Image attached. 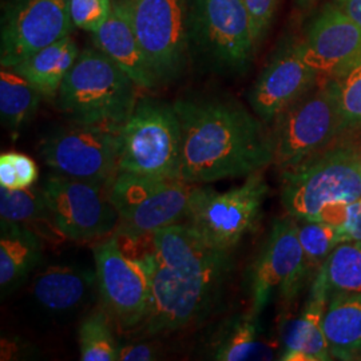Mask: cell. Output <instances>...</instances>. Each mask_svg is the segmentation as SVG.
<instances>
[{"instance_id":"obj_16","label":"cell","mask_w":361,"mask_h":361,"mask_svg":"<svg viewBox=\"0 0 361 361\" xmlns=\"http://www.w3.org/2000/svg\"><path fill=\"white\" fill-rule=\"evenodd\" d=\"M320 77L304 61L301 42L285 43L258 75L249 94V104L262 122L271 123L307 94Z\"/></svg>"},{"instance_id":"obj_10","label":"cell","mask_w":361,"mask_h":361,"mask_svg":"<svg viewBox=\"0 0 361 361\" xmlns=\"http://www.w3.org/2000/svg\"><path fill=\"white\" fill-rule=\"evenodd\" d=\"M143 256L152 277L150 305L141 324L143 334H170L207 316L228 276L162 267L147 253Z\"/></svg>"},{"instance_id":"obj_36","label":"cell","mask_w":361,"mask_h":361,"mask_svg":"<svg viewBox=\"0 0 361 361\" xmlns=\"http://www.w3.org/2000/svg\"><path fill=\"white\" fill-rule=\"evenodd\" d=\"M335 4L357 26L361 27V0H335Z\"/></svg>"},{"instance_id":"obj_5","label":"cell","mask_w":361,"mask_h":361,"mask_svg":"<svg viewBox=\"0 0 361 361\" xmlns=\"http://www.w3.org/2000/svg\"><path fill=\"white\" fill-rule=\"evenodd\" d=\"M182 129L174 104L140 99L122 128L118 171L178 178Z\"/></svg>"},{"instance_id":"obj_21","label":"cell","mask_w":361,"mask_h":361,"mask_svg":"<svg viewBox=\"0 0 361 361\" xmlns=\"http://www.w3.org/2000/svg\"><path fill=\"white\" fill-rule=\"evenodd\" d=\"M43 255L38 233L23 224L0 219V290L8 295L37 268Z\"/></svg>"},{"instance_id":"obj_4","label":"cell","mask_w":361,"mask_h":361,"mask_svg":"<svg viewBox=\"0 0 361 361\" xmlns=\"http://www.w3.org/2000/svg\"><path fill=\"white\" fill-rule=\"evenodd\" d=\"M343 133L335 78L317 83L273 121V164L281 171L295 168L310 155L335 142Z\"/></svg>"},{"instance_id":"obj_37","label":"cell","mask_w":361,"mask_h":361,"mask_svg":"<svg viewBox=\"0 0 361 361\" xmlns=\"http://www.w3.org/2000/svg\"><path fill=\"white\" fill-rule=\"evenodd\" d=\"M336 141L348 143L350 146H353V147L360 149L361 150V129L350 131V133H347V134H343V135H340Z\"/></svg>"},{"instance_id":"obj_13","label":"cell","mask_w":361,"mask_h":361,"mask_svg":"<svg viewBox=\"0 0 361 361\" xmlns=\"http://www.w3.org/2000/svg\"><path fill=\"white\" fill-rule=\"evenodd\" d=\"M97 285L102 305L122 329L143 323L152 296L150 268L145 256L131 257L118 235L94 246Z\"/></svg>"},{"instance_id":"obj_18","label":"cell","mask_w":361,"mask_h":361,"mask_svg":"<svg viewBox=\"0 0 361 361\" xmlns=\"http://www.w3.org/2000/svg\"><path fill=\"white\" fill-rule=\"evenodd\" d=\"M329 301V290L322 269L316 273L307 304L295 320L285 326L280 360H332L324 335V316Z\"/></svg>"},{"instance_id":"obj_25","label":"cell","mask_w":361,"mask_h":361,"mask_svg":"<svg viewBox=\"0 0 361 361\" xmlns=\"http://www.w3.org/2000/svg\"><path fill=\"white\" fill-rule=\"evenodd\" d=\"M259 316L249 310L234 317L219 337L213 359L219 361L271 360V349L261 340Z\"/></svg>"},{"instance_id":"obj_28","label":"cell","mask_w":361,"mask_h":361,"mask_svg":"<svg viewBox=\"0 0 361 361\" xmlns=\"http://www.w3.org/2000/svg\"><path fill=\"white\" fill-rule=\"evenodd\" d=\"M110 317L104 308H97L83 319L78 329L80 360H118L119 345L113 334Z\"/></svg>"},{"instance_id":"obj_7","label":"cell","mask_w":361,"mask_h":361,"mask_svg":"<svg viewBox=\"0 0 361 361\" xmlns=\"http://www.w3.org/2000/svg\"><path fill=\"white\" fill-rule=\"evenodd\" d=\"M264 170L246 177L244 183L226 192L194 185L185 221L210 245L232 252L257 228L269 192Z\"/></svg>"},{"instance_id":"obj_20","label":"cell","mask_w":361,"mask_h":361,"mask_svg":"<svg viewBox=\"0 0 361 361\" xmlns=\"http://www.w3.org/2000/svg\"><path fill=\"white\" fill-rule=\"evenodd\" d=\"M97 284V274L73 265H55L35 279L31 295L43 310L63 314L79 310Z\"/></svg>"},{"instance_id":"obj_23","label":"cell","mask_w":361,"mask_h":361,"mask_svg":"<svg viewBox=\"0 0 361 361\" xmlns=\"http://www.w3.org/2000/svg\"><path fill=\"white\" fill-rule=\"evenodd\" d=\"M79 54L75 40L67 35L34 52L13 68L30 80L43 97L56 98Z\"/></svg>"},{"instance_id":"obj_2","label":"cell","mask_w":361,"mask_h":361,"mask_svg":"<svg viewBox=\"0 0 361 361\" xmlns=\"http://www.w3.org/2000/svg\"><path fill=\"white\" fill-rule=\"evenodd\" d=\"M280 174L288 216L316 221L326 207L360 198L361 150L335 141Z\"/></svg>"},{"instance_id":"obj_35","label":"cell","mask_w":361,"mask_h":361,"mask_svg":"<svg viewBox=\"0 0 361 361\" xmlns=\"http://www.w3.org/2000/svg\"><path fill=\"white\" fill-rule=\"evenodd\" d=\"M341 228L348 241H361V197L347 205V219Z\"/></svg>"},{"instance_id":"obj_15","label":"cell","mask_w":361,"mask_h":361,"mask_svg":"<svg viewBox=\"0 0 361 361\" xmlns=\"http://www.w3.org/2000/svg\"><path fill=\"white\" fill-rule=\"evenodd\" d=\"M73 27L70 0H11L1 18L0 65L13 68Z\"/></svg>"},{"instance_id":"obj_9","label":"cell","mask_w":361,"mask_h":361,"mask_svg":"<svg viewBox=\"0 0 361 361\" xmlns=\"http://www.w3.org/2000/svg\"><path fill=\"white\" fill-rule=\"evenodd\" d=\"M122 128L71 122L49 133L39 154L55 174L109 188L118 173Z\"/></svg>"},{"instance_id":"obj_24","label":"cell","mask_w":361,"mask_h":361,"mask_svg":"<svg viewBox=\"0 0 361 361\" xmlns=\"http://www.w3.org/2000/svg\"><path fill=\"white\" fill-rule=\"evenodd\" d=\"M0 219L23 224L50 240L65 238L54 222L40 188L7 189L0 186Z\"/></svg>"},{"instance_id":"obj_22","label":"cell","mask_w":361,"mask_h":361,"mask_svg":"<svg viewBox=\"0 0 361 361\" xmlns=\"http://www.w3.org/2000/svg\"><path fill=\"white\" fill-rule=\"evenodd\" d=\"M324 335L332 359L361 361V295L329 296Z\"/></svg>"},{"instance_id":"obj_12","label":"cell","mask_w":361,"mask_h":361,"mask_svg":"<svg viewBox=\"0 0 361 361\" xmlns=\"http://www.w3.org/2000/svg\"><path fill=\"white\" fill-rule=\"evenodd\" d=\"M310 274L296 219L290 216L276 219L247 271L250 310L259 316L274 295L290 301L302 289Z\"/></svg>"},{"instance_id":"obj_1","label":"cell","mask_w":361,"mask_h":361,"mask_svg":"<svg viewBox=\"0 0 361 361\" xmlns=\"http://www.w3.org/2000/svg\"><path fill=\"white\" fill-rule=\"evenodd\" d=\"M182 129L178 178L190 185L246 178L273 164L271 137L240 104L222 99H180Z\"/></svg>"},{"instance_id":"obj_6","label":"cell","mask_w":361,"mask_h":361,"mask_svg":"<svg viewBox=\"0 0 361 361\" xmlns=\"http://www.w3.org/2000/svg\"><path fill=\"white\" fill-rule=\"evenodd\" d=\"M194 185L118 171L107 188L118 212L116 235L135 240L186 219Z\"/></svg>"},{"instance_id":"obj_17","label":"cell","mask_w":361,"mask_h":361,"mask_svg":"<svg viewBox=\"0 0 361 361\" xmlns=\"http://www.w3.org/2000/svg\"><path fill=\"white\" fill-rule=\"evenodd\" d=\"M301 54L320 75L340 77L361 59V27L335 3L326 4L312 20Z\"/></svg>"},{"instance_id":"obj_8","label":"cell","mask_w":361,"mask_h":361,"mask_svg":"<svg viewBox=\"0 0 361 361\" xmlns=\"http://www.w3.org/2000/svg\"><path fill=\"white\" fill-rule=\"evenodd\" d=\"M190 52L210 65L244 71L258 43L244 0H189Z\"/></svg>"},{"instance_id":"obj_11","label":"cell","mask_w":361,"mask_h":361,"mask_svg":"<svg viewBox=\"0 0 361 361\" xmlns=\"http://www.w3.org/2000/svg\"><path fill=\"white\" fill-rule=\"evenodd\" d=\"M129 18L158 83L183 71L189 44V0H118Z\"/></svg>"},{"instance_id":"obj_34","label":"cell","mask_w":361,"mask_h":361,"mask_svg":"<svg viewBox=\"0 0 361 361\" xmlns=\"http://www.w3.org/2000/svg\"><path fill=\"white\" fill-rule=\"evenodd\" d=\"M158 347L149 343H138L126 347H119V361H152L158 359Z\"/></svg>"},{"instance_id":"obj_32","label":"cell","mask_w":361,"mask_h":361,"mask_svg":"<svg viewBox=\"0 0 361 361\" xmlns=\"http://www.w3.org/2000/svg\"><path fill=\"white\" fill-rule=\"evenodd\" d=\"M74 26L94 32L102 26L113 7V0H70Z\"/></svg>"},{"instance_id":"obj_14","label":"cell","mask_w":361,"mask_h":361,"mask_svg":"<svg viewBox=\"0 0 361 361\" xmlns=\"http://www.w3.org/2000/svg\"><path fill=\"white\" fill-rule=\"evenodd\" d=\"M40 189L52 222L65 238L91 241L116 231L119 216L104 186L54 173Z\"/></svg>"},{"instance_id":"obj_38","label":"cell","mask_w":361,"mask_h":361,"mask_svg":"<svg viewBox=\"0 0 361 361\" xmlns=\"http://www.w3.org/2000/svg\"><path fill=\"white\" fill-rule=\"evenodd\" d=\"M312 1H313V0H297V3L301 4V6H308Z\"/></svg>"},{"instance_id":"obj_31","label":"cell","mask_w":361,"mask_h":361,"mask_svg":"<svg viewBox=\"0 0 361 361\" xmlns=\"http://www.w3.org/2000/svg\"><path fill=\"white\" fill-rule=\"evenodd\" d=\"M38 178V166L28 155L16 152L0 155V186L27 189L34 186Z\"/></svg>"},{"instance_id":"obj_30","label":"cell","mask_w":361,"mask_h":361,"mask_svg":"<svg viewBox=\"0 0 361 361\" xmlns=\"http://www.w3.org/2000/svg\"><path fill=\"white\" fill-rule=\"evenodd\" d=\"M335 79L341 110L343 135L361 129V59L347 73Z\"/></svg>"},{"instance_id":"obj_19","label":"cell","mask_w":361,"mask_h":361,"mask_svg":"<svg viewBox=\"0 0 361 361\" xmlns=\"http://www.w3.org/2000/svg\"><path fill=\"white\" fill-rule=\"evenodd\" d=\"M94 46L104 52L138 87L153 90L159 83L119 1H113L104 25L92 32Z\"/></svg>"},{"instance_id":"obj_27","label":"cell","mask_w":361,"mask_h":361,"mask_svg":"<svg viewBox=\"0 0 361 361\" xmlns=\"http://www.w3.org/2000/svg\"><path fill=\"white\" fill-rule=\"evenodd\" d=\"M329 296L361 295V241H345L336 247L320 268Z\"/></svg>"},{"instance_id":"obj_33","label":"cell","mask_w":361,"mask_h":361,"mask_svg":"<svg viewBox=\"0 0 361 361\" xmlns=\"http://www.w3.org/2000/svg\"><path fill=\"white\" fill-rule=\"evenodd\" d=\"M244 3L253 20L256 37L259 40L271 25L277 0H244Z\"/></svg>"},{"instance_id":"obj_26","label":"cell","mask_w":361,"mask_h":361,"mask_svg":"<svg viewBox=\"0 0 361 361\" xmlns=\"http://www.w3.org/2000/svg\"><path fill=\"white\" fill-rule=\"evenodd\" d=\"M43 95L13 68L0 71V118L6 129L19 133L38 111Z\"/></svg>"},{"instance_id":"obj_29","label":"cell","mask_w":361,"mask_h":361,"mask_svg":"<svg viewBox=\"0 0 361 361\" xmlns=\"http://www.w3.org/2000/svg\"><path fill=\"white\" fill-rule=\"evenodd\" d=\"M296 224L298 240L310 271H319L336 247L348 241L344 229L334 224L304 219H296Z\"/></svg>"},{"instance_id":"obj_3","label":"cell","mask_w":361,"mask_h":361,"mask_svg":"<svg viewBox=\"0 0 361 361\" xmlns=\"http://www.w3.org/2000/svg\"><path fill=\"white\" fill-rule=\"evenodd\" d=\"M137 83L104 52L85 49L56 95L58 109L71 122L123 126L137 99Z\"/></svg>"}]
</instances>
